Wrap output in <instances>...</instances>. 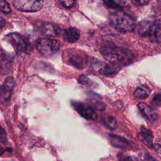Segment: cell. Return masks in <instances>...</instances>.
Here are the masks:
<instances>
[{"instance_id":"11","label":"cell","mask_w":161,"mask_h":161,"mask_svg":"<svg viewBox=\"0 0 161 161\" xmlns=\"http://www.w3.org/2000/svg\"><path fill=\"white\" fill-rule=\"evenodd\" d=\"M67 57L69 63L77 69H83L86 65H87L88 57H83L77 52H70Z\"/></svg>"},{"instance_id":"16","label":"cell","mask_w":161,"mask_h":161,"mask_svg":"<svg viewBox=\"0 0 161 161\" xmlns=\"http://www.w3.org/2000/svg\"><path fill=\"white\" fill-rule=\"evenodd\" d=\"M103 3L106 7L110 9H115L116 11L121 10V9L126 7L128 4L127 2L125 1H103Z\"/></svg>"},{"instance_id":"9","label":"cell","mask_w":161,"mask_h":161,"mask_svg":"<svg viewBox=\"0 0 161 161\" xmlns=\"http://www.w3.org/2000/svg\"><path fill=\"white\" fill-rule=\"evenodd\" d=\"M38 27L40 32L47 36H57L60 33V28L52 23L40 22Z\"/></svg>"},{"instance_id":"30","label":"cell","mask_w":161,"mask_h":161,"mask_svg":"<svg viewBox=\"0 0 161 161\" xmlns=\"http://www.w3.org/2000/svg\"><path fill=\"white\" fill-rule=\"evenodd\" d=\"M149 161H157V160H155V159H153V158H150L149 159Z\"/></svg>"},{"instance_id":"29","label":"cell","mask_w":161,"mask_h":161,"mask_svg":"<svg viewBox=\"0 0 161 161\" xmlns=\"http://www.w3.org/2000/svg\"><path fill=\"white\" fill-rule=\"evenodd\" d=\"M5 150H6V152H11L13 151V148H6Z\"/></svg>"},{"instance_id":"21","label":"cell","mask_w":161,"mask_h":161,"mask_svg":"<svg viewBox=\"0 0 161 161\" xmlns=\"http://www.w3.org/2000/svg\"><path fill=\"white\" fill-rule=\"evenodd\" d=\"M151 103L153 106L155 107H160L161 104V95L160 93H157L154 94L152 101Z\"/></svg>"},{"instance_id":"14","label":"cell","mask_w":161,"mask_h":161,"mask_svg":"<svg viewBox=\"0 0 161 161\" xmlns=\"http://www.w3.org/2000/svg\"><path fill=\"white\" fill-rule=\"evenodd\" d=\"M109 140L111 144L116 148L125 149L130 145L128 140L125 138L116 135H109Z\"/></svg>"},{"instance_id":"3","label":"cell","mask_w":161,"mask_h":161,"mask_svg":"<svg viewBox=\"0 0 161 161\" xmlns=\"http://www.w3.org/2000/svg\"><path fill=\"white\" fill-rule=\"evenodd\" d=\"M138 33L142 36H147L153 42H160L161 25L160 19L155 21L143 20L138 26Z\"/></svg>"},{"instance_id":"19","label":"cell","mask_w":161,"mask_h":161,"mask_svg":"<svg viewBox=\"0 0 161 161\" xmlns=\"http://www.w3.org/2000/svg\"><path fill=\"white\" fill-rule=\"evenodd\" d=\"M134 96L137 99H143L147 98L148 96V94L145 91H144L142 88L138 87L135 89V91L134 92Z\"/></svg>"},{"instance_id":"7","label":"cell","mask_w":161,"mask_h":161,"mask_svg":"<svg viewBox=\"0 0 161 161\" xmlns=\"http://www.w3.org/2000/svg\"><path fill=\"white\" fill-rule=\"evenodd\" d=\"M43 5V1L15 0L13 1V6L16 9L25 12L38 11L42 8Z\"/></svg>"},{"instance_id":"20","label":"cell","mask_w":161,"mask_h":161,"mask_svg":"<svg viewBox=\"0 0 161 161\" xmlns=\"http://www.w3.org/2000/svg\"><path fill=\"white\" fill-rule=\"evenodd\" d=\"M11 9L9 3L4 0H0V12L8 14L11 13Z\"/></svg>"},{"instance_id":"15","label":"cell","mask_w":161,"mask_h":161,"mask_svg":"<svg viewBox=\"0 0 161 161\" xmlns=\"http://www.w3.org/2000/svg\"><path fill=\"white\" fill-rule=\"evenodd\" d=\"M139 136L140 140L143 142V143L148 147H151L153 143V135L152 131L145 128L144 126H142L140 128V132L139 133Z\"/></svg>"},{"instance_id":"17","label":"cell","mask_w":161,"mask_h":161,"mask_svg":"<svg viewBox=\"0 0 161 161\" xmlns=\"http://www.w3.org/2000/svg\"><path fill=\"white\" fill-rule=\"evenodd\" d=\"M104 125L111 130H114L117 128V121L116 119L111 116H104L103 119Z\"/></svg>"},{"instance_id":"12","label":"cell","mask_w":161,"mask_h":161,"mask_svg":"<svg viewBox=\"0 0 161 161\" xmlns=\"http://www.w3.org/2000/svg\"><path fill=\"white\" fill-rule=\"evenodd\" d=\"M14 79L12 77H7L0 89V94L5 101H9L14 86Z\"/></svg>"},{"instance_id":"13","label":"cell","mask_w":161,"mask_h":161,"mask_svg":"<svg viewBox=\"0 0 161 161\" xmlns=\"http://www.w3.org/2000/svg\"><path fill=\"white\" fill-rule=\"evenodd\" d=\"M80 31L75 27H69L64 30L63 38L64 40L69 43H74L80 38Z\"/></svg>"},{"instance_id":"26","label":"cell","mask_w":161,"mask_h":161,"mask_svg":"<svg viewBox=\"0 0 161 161\" xmlns=\"http://www.w3.org/2000/svg\"><path fill=\"white\" fill-rule=\"evenodd\" d=\"M123 161H138V160L137 158L134 156H128L126 158H125Z\"/></svg>"},{"instance_id":"8","label":"cell","mask_w":161,"mask_h":161,"mask_svg":"<svg viewBox=\"0 0 161 161\" xmlns=\"http://www.w3.org/2000/svg\"><path fill=\"white\" fill-rule=\"evenodd\" d=\"M71 104L77 113L84 118L87 120H96L97 119V114L90 105L78 101H72Z\"/></svg>"},{"instance_id":"2","label":"cell","mask_w":161,"mask_h":161,"mask_svg":"<svg viewBox=\"0 0 161 161\" xmlns=\"http://www.w3.org/2000/svg\"><path fill=\"white\" fill-rule=\"evenodd\" d=\"M109 21L114 29L123 33L132 31L135 28L134 19L121 10L114 11L110 13Z\"/></svg>"},{"instance_id":"5","label":"cell","mask_w":161,"mask_h":161,"mask_svg":"<svg viewBox=\"0 0 161 161\" xmlns=\"http://www.w3.org/2000/svg\"><path fill=\"white\" fill-rule=\"evenodd\" d=\"M36 48L40 54L45 57H50L56 53L60 48V42L48 38H38L36 42Z\"/></svg>"},{"instance_id":"22","label":"cell","mask_w":161,"mask_h":161,"mask_svg":"<svg viewBox=\"0 0 161 161\" xmlns=\"http://www.w3.org/2000/svg\"><path fill=\"white\" fill-rule=\"evenodd\" d=\"M60 3L65 8H71L74 6V4L75 3L74 1L72 0H64V1H60Z\"/></svg>"},{"instance_id":"28","label":"cell","mask_w":161,"mask_h":161,"mask_svg":"<svg viewBox=\"0 0 161 161\" xmlns=\"http://www.w3.org/2000/svg\"><path fill=\"white\" fill-rule=\"evenodd\" d=\"M5 151H6V150L0 146V155H2Z\"/></svg>"},{"instance_id":"1","label":"cell","mask_w":161,"mask_h":161,"mask_svg":"<svg viewBox=\"0 0 161 161\" xmlns=\"http://www.w3.org/2000/svg\"><path fill=\"white\" fill-rule=\"evenodd\" d=\"M100 53L110 64L119 67L128 65L135 58L131 51L119 47L104 46L100 48Z\"/></svg>"},{"instance_id":"18","label":"cell","mask_w":161,"mask_h":161,"mask_svg":"<svg viewBox=\"0 0 161 161\" xmlns=\"http://www.w3.org/2000/svg\"><path fill=\"white\" fill-rule=\"evenodd\" d=\"M88 102L93 109L94 108L98 111H104L106 108V105L101 101L96 99H90L88 101Z\"/></svg>"},{"instance_id":"6","label":"cell","mask_w":161,"mask_h":161,"mask_svg":"<svg viewBox=\"0 0 161 161\" xmlns=\"http://www.w3.org/2000/svg\"><path fill=\"white\" fill-rule=\"evenodd\" d=\"M87 65L91 67L95 71L104 76L116 75L120 70V67L107 64L92 57H87Z\"/></svg>"},{"instance_id":"24","label":"cell","mask_w":161,"mask_h":161,"mask_svg":"<svg viewBox=\"0 0 161 161\" xmlns=\"http://www.w3.org/2000/svg\"><path fill=\"white\" fill-rule=\"evenodd\" d=\"M7 136L4 130L0 125V142L2 143H5L7 142Z\"/></svg>"},{"instance_id":"23","label":"cell","mask_w":161,"mask_h":161,"mask_svg":"<svg viewBox=\"0 0 161 161\" xmlns=\"http://www.w3.org/2000/svg\"><path fill=\"white\" fill-rule=\"evenodd\" d=\"M150 3L148 0H132L131 3L135 6H145Z\"/></svg>"},{"instance_id":"27","label":"cell","mask_w":161,"mask_h":161,"mask_svg":"<svg viewBox=\"0 0 161 161\" xmlns=\"http://www.w3.org/2000/svg\"><path fill=\"white\" fill-rule=\"evenodd\" d=\"M6 25V19L0 16V27H3Z\"/></svg>"},{"instance_id":"4","label":"cell","mask_w":161,"mask_h":161,"mask_svg":"<svg viewBox=\"0 0 161 161\" xmlns=\"http://www.w3.org/2000/svg\"><path fill=\"white\" fill-rule=\"evenodd\" d=\"M5 38L11 44L17 54H30L33 51V47L30 42L23 35L17 33H11L6 35Z\"/></svg>"},{"instance_id":"25","label":"cell","mask_w":161,"mask_h":161,"mask_svg":"<svg viewBox=\"0 0 161 161\" xmlns=\"http://www.w3.org/2000/svg\"><path fill=\"white\" fill-rule=\"evenodd\" d=\"M79 83H80L81 84H83V85H88L91 82L89 79L84 75H81L79 77Z\"/></svg>"},{"instance_id":"10","label":"cell","mask_w":161,"mask_h":161,"mask_svg":"<svg viewBox=\"0 0 161 161\" xmlns=\"http://www.w3.org/2000/svg\"><path fill=\"white\" fill-rule=\"evenodd\" d=\"M138 108L142 114L150 122H155L158 118L157 111L148 104L141 102L138 104Z\"/></svg>"}]
</instances>
